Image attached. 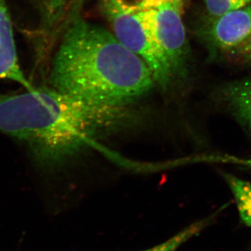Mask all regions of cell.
Segmentation results:
<instances>
[{
    "label": "cell",
    "mask_w": 251,
    "mask_h": 251,
    "mask_svg": "<svg viewBox=\"0 0 251 251\" xmlns=\"http://www.w3.org/2000/svg\"><path fill=\"white\" fill-rule=\"evenodd\" d=\"M135 118L125 106L89 103L52 87L0 99V131L27 144L44 164L66 161L94 138L123 128Z\"/></svg>",
    "instance_id": "cell-1"
},
{
    "label": "cell",
    "mask_w": 251,
    "mask_h": 251,
    "mask_svg": "<svg viewBox=\"0 0 251 251\" xmlns=\"http://www.w3.org/2000/svg\"><path fill=\"white\" fill-rule=\"evenodd\" d=\"M214 101L242 128L251 132V77L223 85L214 94Z\"/></svg>",
    "instance_id": "cell-6"
},
{
    "label": "cell",
    "mask_w": 251,
    "mask_h": 251,
    "mask_svg": "<svg viewBox=\"0 0 251 251\" xmlns=\"http://www.w3.org/2000/svg\"><path fill=\"white\" fill-rule=\"evenodd\" d=\"M67 0H43V25L50 30L55 27L64 14Z\"/></svg>",
    "instance_id": "cell-11"
},
{
    "label": "cell",
    "mask_w": 251,
    "mask_h": 251,
    "mask_svg": "<svg viewBox=\"0 0 251 251\" xmlns=\"http://www.w3.org/2000/svg\"><path fill=\"white\" fill-rule=\"evenodd\" d=\"M207 39L216 52L226 60L251 65V4L211 19Z\"/></svg>",
    "instance_id": "cell-5"
},
{
    "label": "cell",
    "mask_w": 251,
    "mask_h": 251,
    "mask_svg": "<svg viewBox=\"0 0 251 251\" xmlns=\"http://www.w3.org/2000/svg\"><path fill=\"white\" fill-rule=\"evenodd\" d=\"M0 78L14 81L27 90L34 88L18 62L12 23L4 0H0Z\"/></svg>",
    "instance_id": "cell-7"
},
{
    "label": "cell",
    "mask_w": 251,
    "mask_h": 251,
    "mask_svg": "<svg viewBox=\"0 0 251 251\" xmlns=\"http://www.w3.org/2000/svg\"><path fill=\"white\" fill-rule=\"evenodd\" d=\"M221 211H216L214 214L209 216L200 220L194 224L190 225L187 227L181 230L179 233L175 234L174 237L168 239L163 243L158 244L156 247L143 251H175L179 249L183 244L187 242L194 236L197 235L200 232H202L203 229L207 227L211 224L218 214Z\"/></svg>",
    "instance_id": "cell-9"
},
{
    "label": "cell",
    "mask_w": 251,
    "mask_h": 251,
    "mask_svg": "<svg viewBox=\"0 0 251 251\" xmlns=\"http://www.w3.org/2000/svg\"><path fill=\"white\" fill-rule=\"evenodd\" d=\"M224 179L233 194L239 216L251 227V184L233 175L224 174Z\"/></svg>",
    "instance_id": "cell-8"
},
{
    "label": "cell",
    "mask_w": 251,
    "mask_h": 251,
    "mask_svg": "<svg viewBox=\"0 0 251 251\" xmlns=\"http://www.w3.org/2000/svg\"><path fill=\"white\" fill-rule=\"evenodd\" d=\"M184 0L165 3L138 14L161 49L175 84L186 75L187 40L182 21Z\"/></svg>",
    "instance_id": "cell-4"
},
{
    "label": "cell",
    "mask_w": 251,
    "mask_h": 251,
    "mask_svg": "<svg viewBox=\"0 0 251 251\" xmlns=\"http://www.w3.org/2000/svg\"></svg>",
    "instance_id": "cell-13"
},
{
    "label": "cell",
    "mask_w": 251,
    "mask_h": 251,
    "mask_svg": "<svg viewBox=\"0 0 251 251\" xmlns=\"http://www.w3.org/2000/svg\"><path fill=\"white\" fill-rule=\"evenodd\" d=\"M208 14L212 19L242 9L251 4V0H204Z\"/></svg>",
    "instance_id": "cell-10"
},
{
    "label": "cell",
    "mask_w": 251,
    "mask_h": 251,
    "mask_svg": "<svg viewBox=\"0 0 251 251\" xmlns=\"http://www.w3.org/2000/svg\"><path fill=\"white\" fill-rule=\"evenodd\" d=\"M122 9L131 12L138 13L152 9L165 3L178 0H115Z\"/></svg>",
    "instance_id": "cell-12"
},
{
    "label": "cell",
    "mask_w": 251,
    "mask_h": 251,
    "mask_svg": "<svg viewBox=\"0 0 251 251\" xmlns=\"http://www.w3.org/2000/svg\"><path fill=\"white\" fill-rule=\"evenodd\" d=\"M100 6L114 35L146 63L155 84L163 91L169 90L175 84L169 65L138 13L122 9L115 0H100Z\"/></svg>",
    "instance_id": "cell-3"
},
{
    "label": "cell",
    "mask_w": 251,
    "mask_h": 251,
    "mask_svg": "<svg viewBox=\"0 0 251 251\" xmlns=\"http://www.w3.org/2000/svg\"><path fill=\"white\" fill-rule=\"evenodd\" d=\"M51 64V87L97 105L123 107L154 85L143 59L108 29L77 16L71 20Z\"/></svg>",
    "instance_id": "cell-2"
}]
</instances>
